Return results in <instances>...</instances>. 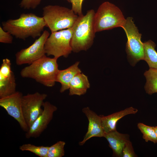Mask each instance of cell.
Returning a JSON list of instances; mask_svg holds the SVG:
<instances>
[{"label":"cell","mask_w":157,"mask_h":157,"mask_svg":"<svg viewBox=\"0 0 157 157\" xmlns=\"http://www.w3.org/2000/svg\"><path fill=\"white\" fill-rule=\"evenodd\" d=\"M22 93L16 91L9 96L0 98V106L6 111L8 115L18 123L21 128L26 132L29 127L24 118L22 106Z\"/></svg>","instance_id":"30bf717a"},{"label":"cell","mask_w":157,"mask_h":157,"mask_svg":"<svg viewBox=\"0 0 157 157\" xmlns=\"http://www.w3.org/2000/svg\"><path fill=\"white\" fill-rule=\"evenodd\" d=\"M108 141L109 147L112 149L113 156L122 157V151L125 144L129 141L128 134H122L116 130L105 133L104 136Z\"/></svg>","instance_id":"5bb4252c"},{"label":"cell","mask_w":157,"mask_h":157,"mask_svg":"<svg viewBox=\"0 0 157 157\" xmlns=\"http://www.w3.org/2000/svg\"><path fill=\"white\" fill-rule=\"evenodd\" d=\"M79 63L77 62L66 69L59 70L57 74L56 81L61 85L60 91L63 93L69 89L70 83L74 77L81 71L78 67Z\"/></svg>","instance_id":"2e32d148"},{"label":"cell","mask_w":157,"mask_h":157,"mask_svg":"<svg viewBox=\"0 0 157 157\" xmlns=\"http://www.w3.org/2000/svg\"><path fill=\"white\" fill-rule=\"evenodd\" d=\"M122 28L127 39L126 51L128 57L135 62L144 60V45L141 40L142 35L139 32L132 17L126 18Z\"/></svg>","instance_id":"52a82bcc"},{"label":"cell","mask_w":157,"mask_h":157,"mask_svg":"<svg viewBox=\"0 0 157 157\" xmlns=\"http://www.w3.org/2000/svg\"><path fill=\"white\" fill-rule=\"evenodd\" d=\"M72 3V9L74 13L80 16L83 15L82 4L84 0H69Z\"/></svg>","instance_id":"484cf974"},{"label":"cell","mask_w":157,"mask_h":157,"mask_svg":"<svg viewBox=\"0 0 157 157\" xmlns=\"http://www.w3.org/2000/svg\"><path fill=\"white\" fill-rule=\"evenodd\" d=\"M95 12L93 9L87 11L86 14L78 16L73 27L71 40L72 51L78 53L86 51L93 44L96 33L94 17Z\"/></svg>","instance_id":"3957f363"},{"label":"cell","mask_w":157,"mask_h":157,"mask_svg":"<svg viewBox=\"0 0 157 157\" xmlns=\"http://www.w3.org/2000/svg\"><path fill=\"white\" fill-rule=\"evenodd\" d=\"M57 59L45 55L22 69L20 75L23 78L33 79L45 86L53 87L59 70Z\"/></svg>","instance_id":"7a4b0ae2"},{"label":"cell","mask_w":157,"mask_h":157,"mask_svg":"<svg viewBox=\"0 0 157 157\" xmlns=\"http://www.w3.org/2000/svg\"><path fill=\"white\" fill-rule=\"evenodd\" d=\"M73 31L72 27L51 32L45 44L46 54L57 59L67 57L72 51L70 42Z\"/></svg>","instance_id":"8992f818"},{"label":"cell","mask_w":157,"mask_h":157,"mask_svg":"<svg viewBox=\"0 0 157 157\" xmlns=\"http://www.w3.org/2000/svg\"><path fill=\"white\" fill-rule=\"evenodd\" d=\"M144 75L146 79L144 87L146 92L149 94L157 93V69L150 68Z\"/></svg>","instance_id":"d6986e66"},{"label":"cell","mask_w":157,"mask_h":157,"mask_svg":"<svg viewBox=\"0 0 157 157\" xmlns=\"http://www.w3.org/2000/svg\"><path fill=\"white\" fill-rule=\"evenodd\" d=\"M42 107V113L26 132L25 137L27 139L38 137L47 128L53 119L54 112L57 110L56 106L48 101L44 102Z\"/></svg>","instance_id":"8fae6325"},{"label":"cell","mask_w":157,"mask_h":157,"mask_svg":"<svg viewBox=\"0 0 157 157\" xmlns=\"http://www.w3.org/2000/svg\"><path fill=\"white\" fill-rule=\"evenodd\" d=\"M12 35L9 32L4 30L0 26V42L5 44H11L13 41Z\"/></svg>","instance_id":"cb8c5ba5"},{"label":"cell","mask_w":157,"mask_h":157,"mask_svg":"<svg viewBox=\"0 0 157 157\" xmlns=\"http://www.w3.org/2000/svg\"><path fill=\"white\" fill-rule=\"evenodd\" d=\"M42 0H22L19 6L26 9H34L40 3Z\"/></svg>","instance_id":"603a6c76"},{"label":"cell","mask_w":157,"mask_h":157,"mask_svg":"<svg viewBox=\"0 0 157 157\" xmlns=\"http://www.w3.org/2000/svg\"><path fill=\"white\" fill-rule=\"evenodd\" d=\"M11 62L3 59L0 67V98L10 95L16 92L15 78L11 69Z\"/></svg>","instance_id":"7c38bea8"},{"label":"cell","mask_w":157,"mask_h":157,"mask_svg":"<svg viewBox=\"0 0 157 157\" xmlns=\"http://www.w3.org/2000/svg\"><path fill=\"white\" fill-rule=\"evenodd\" d=\"M137 126L143 134V138L146 142L151 141L155 143H157V136L153 126L142 123H138Z\"/></svg>","instance_id":"44dd1931"},{"label":"cell","mask_w":157,"mask_h":157,"mask_svg":"<svg viewBox=\"0 0 157 157\" xmlns=\"http://www.w3.org/2000/svg\"><path fill=\"white\" fill-rule=\"evenodd\" d=\"M90 86L87 76L81 73L76 75L69 85L70 95L81 96L85 94Z\"/></svg>","instance_id":"e0dca14e"},{"label":"cell","mask_w":157,"mask_h":157,"mask_svg":"<svg viewBox=\"0 0 157 157\" xmlns=\"http://www.w3.org/2000/svg\"><path fill=\"white\" fill-rule=\"evenodd\" d=\"M65 142L59 141L49 147L47 157H62L65 155L64 147Z\"/></svg>","instance_id":"7402d4cb"},{"label":"cell","mask_w":157,"mask_h":157,"mask_svg":"<svg viewBox=\"0 0 157 157\" xmlns=\"http://www.w3.org/2000/svg\"><path fill=\"white\" fill-rule=\"evenodd\" d=\"M137 109L131 107L106 116H101L102 126L105 133L116 130L117 122L121 118L129 114H135Z\"/></svg>","instance_id":"9a60e30c"},{"label":"cell","mask_w":157,"mask_h":157,"mask_svg":"<svg viewBox=\"0 0 157 157\" xmlns=\"http://www.w3.org/2000/svg\"><path fill=\"white\" fill-rule=\"evenodd\" d=\"M49 147V146H37L31 144H26L19 146V149L22 151L31 152L40 157H47Z\"/></svg>","instance_id":"ffe728a7"},{"label":"cell","mask_w":157,"mask_h":157,"mask_svg":"<svg viewBox=\"0 0 157 157\" xmlns=\"http://www.w3.org/2000/svg\"><path fill=\"white\" fill-rule=\"evenodd\" d=\"M42 10L46 26L51 32L72 27L78 17L72 9L59 5H47Z\"/></svg>","instance_id":"277c9868"},{"label":"cell","mask_w":157,"mask_h":157,"mask_svg":"<svg viewBox=\"0 0 157 157\" xmlns=\"http://www.w3.org/2000/svg\"><path fill=\"white\" fill-rule=\"evenodd\" d=\"M66 0V1H67V2H69V3H70V1L69 0Z\"/></svg>","instance_id":"83f0119b"},{"label":"cell","mask_w":157,"mask_h":157,"mask_svg":"<svg viewBox=\"0 0 157 157\" xmlns=\"http://www.w3.org/2000/svg\"><path fill=\"white\" fill-rule=\"evenodd\" d=\"M50 35L47 30L43 31L38 38L28 47L21 50L15 54V62L17 65H30L45 56L44 45Z\"/></svg>","instance_id":"9c48e42d"},{"label":"cell","mask_w":157,"mask_h":157,"mask_svg":"<svg viewBox=\"0 0 157 157\" xmlns=\"http://www.w3.org/2000/svg\"><path fill=\"white\" fill-rule=\"evenodd\" d=\"M47 96V94L45 93L38 92L23 95L22 100V110L29 128L42 113L43 109L41 107Z\"/></svg>","instance_id":"ba28073f"},{"label":"cell","mask_w":157,"mask_h":157,"mask_svg":"<svg viewBox=\"0 0 157 157\" xmlns=\"http://www.w3.org/2000/svg\"><path fill=\"white\" fill-rule=\"evenodd\" d=\"M82 112L87 117L89 123L87 132L82 141L79 142L80 145H83L92 137H104L105 134L102 126L101 116L98 115L88 107L83 108Z\"/></svg>","instance_id":"4fadbf2b"},{"label":"cell","mask_w":157,"mask_h":157,"mask_svg":"<svg viewBox=\"0 0 157 157\" xmlns=\"http://www.w3.org/2000/svg\"><path fill=\"white\" fill-rule=\"evenodd\" d=\"M122 156L123 157L137 156L134 151L132 143L130 140L125 145L122 150Z\"/></svg>","instance_id":"d4e9b609"},{"label":"cell","mask_w":157,"mask_h":157,"mask_svg":"<svg viewBox=\"0 0 157 157\" xmlns=\"http://www.w3.org/2000/svg\"><path fill=\"white\" fill-rule=\"evenodd\" d=\"M153 128L156 133V136H157V126H153Z\"/></svg>","instance_id":"4316f807"},{"label":"cell","mask_w":157,"mask_h":157,"mask_svg":"<svg viewBox=\"0 0 157 157\" xmlns=\"http://www.w3.org/2000/svg\"><path fill=\"white\" fill-rule=\"evenodd\" d=\"M2 28L13 36L25 40L31 37L34 39L42 34L45 22L43 17L32 13H22L17 19H10L2 22Z\"/></svg>","instance_id":"6da1fadb"},{"label":"cell","mask_w":157,"mask_h":157,"mask_svg":"<svg viewBox=\"0 0 157 157\" xmlns=\"http://www.w3.org/2000/svg\"><path fill=\"white\" fill-rule=\"evenodd\" d=\"M144 58L150 68L157 69V52L155 50L156 45L152 41L149 40L143 43Z\"/></svg>","instance_id":"ac0fdd59"},{"label":"cell","mask_w":157,"mask_h":157,"mask_svg":"<svg viewBox=\"0 0 157 157\" xmlns=\"http://www.w3.org/2000/svg\"><path fill=\"white\" fill-rule=\"evenodd\" d=\"M126 19L120 9L108 1L102 3L94 17L95 32L123 26Z\"/></svg>","instance_id":"5b68a950"}]
</instances>
